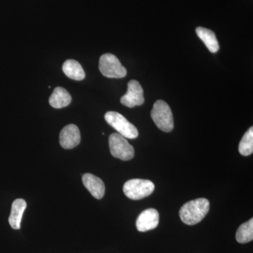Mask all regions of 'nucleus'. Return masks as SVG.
<instances>
[{
	"label": "nucleus",
	"mask_w": 253,
	"mask_h": 253,
	"mask_svg": "<svg viewBox=\"0 0 253 253\" xmlns=\"http://www.w3.org/2000/svg\"><path fill=\"white\" fill-rule=\"evenodd\" d=\"M210 210L208 199L201 198L186 203L179 211V217L184 224L194 225L204 219Z\"/></svg>",
	"instance_id": "f257e3e1"
},
{
	"label": "nucleus",
	"mask_w": 253,
	"mask_h": 253,
	"mask_svg": "<svg viewBox=\"0 0 253 253\" xmlns=\"http://www.w3.org/2000/svg\"><path fill=\"white\" fill-rule=\"evenodd\" d=\"M99 70L103 76L109 78H123L126 75V68L112 54H105L101 56Z\"/></svg>",
	"instance_id": "423d86ee"
},
{
	"label": "nucleus",
	"mask_w": 253,
	"mask_h": 253,
	"mask_svg": "<svg viewBox=\"0 0 253 253\" xmlns=\"http://www.w3.org/2000/svg\"><path fill=\"white\" fill-rule=\"evenodd\" d=\"M159 224V213L154 208L145 210L136 219V229L140 232L156 229Z\"/></svg>",
	"instance_id": "1a4fd4ad"
},
{
	"label": "nucleus",
	"mask_w": 253,
	"mask_h": 253,
	"mask_svg": "<svg viewBox=\"0 0 253 253\" xmlns=\"http://www.w3.org/2000/svg\"><path fill=\"white\" fill-rule=\"evenodd\" d=\"M63 71L68 78L75 81H83L85 78V73L79 62L76 60L69 59L63 65Z\"/></svg>",
	"instance_id": "ddd939ff"
},
{
	"label": "nucleus",
	"mask_w": 253,
	"mask_h": 253,
	"mask_svg": "<svg viewBox=\"0 0 253 253\" xmlns=\"http://www.w3.org/2000/svg\"><path fill=\"white\" fill-rule=\"evenodd\" d=\"M71 94L64 88L58 86L55 88L54 91L49 98V104L54 109H61L66 107L71 104Z\"/></svg>",
	"instance_id": "f8f14e48"
},
{
	"label": "nucleus",
	"mask_w": 253,
	"mask_h": 253,
	"mask_svg": "<svg viewBox=\"0 0 253 253\" xmlns=\"http://www.w3.org/2000/svg\"><path fill=\"white\" fill-rule=\"evenodd\" d=\"M81 141V132L76 125H68L60 133V144L63 149H72L78 146Z\"/></svg>",
	"instance_id": "6e6552de"
},
{
	"label": "nucleus",
	"mask_w": 253,
	"mask_h": 253,
	"mask_svg": "<svg viewBox=\"0 0 253 253\" xmlns=\"http://www.w3.org/2000/svg\"><path fill=\"white\" fill-rule=\"evenodd\" d=\"M154 189V183L147 179H130L123 186V192L131 200L144 199L152 194Z\"/></svg>",
	"instance_id": "20e7f679"
},
{
	"label": "nucleus",
	"mask_w": 253,
	"mask_h": 253,
	"mask_svg": "<svg viewBox=\"0 0 253 253\" xmlns=\"http://www.w3.org/2000/svg\"><path fill=\"white\" fill-rule=\"evenodd\" d=\"M83 182L88 191L96 199H101L105 194V185L104 181L98 176L86 173L83 174Z\"/></svg>",
	"instance_id": "9d476101"
},
{
	"label": "nucleus",
	"mask_w": 253,
	"mask_h": 253,
	"mask_svg": "<svg viewBox=\"0 0 253 253\" xmlns=\"http://www.w3.org/2000/svg\"><path fill=\"white\" fill-rule=\"evenodd\" d=\"M105 120L118 134L126 139H134L139 136V131L134 125L129 123L123 115L116 111H109L105 115Z\"/></svg>",
	"instance_id": "7ed1b4c3"
},
{
	"label": "nucleus",
	"mask_w": 253,
	"mask_h": 253,
	"mask_svg": "<svg viewBox=\"0 0 253 253\" xmlns=\"http://www.w3.org/2000/svg\"><path fill=\"white\" fill-rule=\"evenodd\" d=\"M196 34L200 39L204 42L211 52H217L219 49V43L214 32L206 28L198 27L196 30Z\"/></svg>",
	"instance_id": "4468645a"
},
{
	"label": "nucleus",
	"mask_w": 253,
	"mask_h": 253,
	"mask_svg": "<svg viewBox=\"0 0 253 253\" xmlns=\"http://www.w3.org/2000/svg\"><path fill=\"white\" fill-rule=\"evenodd\" d=\"M121 102L128 108H134L144 104V91L139 82L132 80L128 83L127 91L121 97Z\"/></svg>",
	"instance_id": "0eeeda50"
},
{
	"label": "nucleus",
	"mask_w": 253,
	"mask_h": 253,
	"mask_svg": "<svg viewBox=\"0 0 253 253\" xmlns=\"http://www.w3.org/2000/svg\"><path fill=\"white\" fill-rule=\"evenodd\" d=\"M26 207H27V204L24 199H16L13 202L11 214L9 217V224L12 229L18 230L21 228V219Z\"/></svg>",
	"instance_id": "9b49d317"
},
{
	"label": "nucleus",
	"mask_w": 253,
	"mask_h": 253,
	"mask_svg": "<svg viewBox=\"0 0 253 253\" xmlns=\"http://www.w3.org/2000/svg\"><path fill=\"white\" fill-rule=\"evenodd\" d=\"M151 118L161 130L169 132L174 128L173 115L169 105L163 101L158 100L151 111Z\"/></svg>",
	"instance_id": "f03ea898"
},
{
	"label": "nucleus",
	"mask_w": 253,
	"mask_h": 253,
	"mask_svg": "<svg viewBox=\"0 0 253 253\" xmlns=\"http://www.w3.org/2000/svg\"><path fill=\"white\" fill-rule=\"evenodd\" d=\"M109 148L111 154L114 158L125 161L134 158V147L128 142L126 137L118 133H113L110 135Z\"/></svg>",
	"instance_id": "39448f33"
},
{
	"label": "nucleus",
	"mask_w": 253,
	"mask_h": 253,
	"mask_svg": "<svg viewBox=\"0 0 253 253\" xmlns=\"http://www.w3.org/2000/svg\"><path fill=\"white\" fill-rule=\"evenodd\" d=\"M240 154L244 156H249L253 153V127L245 133L239 146Z\"/></svg>",
	"instance_id": "dca6fc26"
},
{
	"label": "nucleus",
	"mask_w": 253,
	"mask_h": 253,
	"mask_svg": "<svg viewBox=\"0 0 253 253\" xmlns=\"http://www.w3.org/2000/svg\"><path fill=\"white\" fill-rule=\"evenodd\" d=\"M236 239L239 244H247L253 240V219L239 226L236 234Z\"/></svg>",
	"instance_id": "2eb2a0df"
}]
</instances>
